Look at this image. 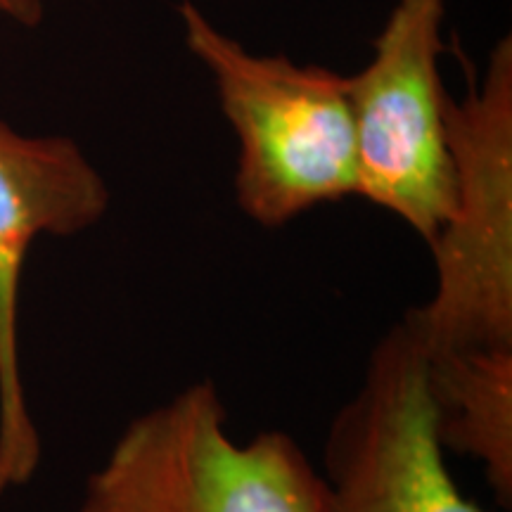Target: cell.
<instances>
[{"label":"cell","instance_id":"cell-1","mask_svg":"<svg viewBox=\"0 0 512 512\" xmlns=\"http://www.w3.org/2000/svg\"><path fill=\"white\" fill-rule=\"evenodd\" d=\"M185 43L209 69L238 138L235 202L247 219L280 228L318 204L356 195V147L347 76L254 55L183 0Z\"/></svg>","mask_w":512,"mask_h":512},{"label":"cell","instance_id":"cell-2","mask_svg":"<svg viewBox=\"0 0 512 512\" xmlns=\"http://www.w3.org/2000/svg\"><path fill=\"white\" fill-rule=\"evenodd\" d=\"M76 512H325L323 475L280 430L235 441L211 380L126 425Z\"/></svg>","mask_w":512,"mask_h":512},{"label":"cell","instance_id":"cell-3","mask_svg":"<svg viewBox=\"0 0 512 512\" xmlns=\"http://www.w3.org/2000/svg\"><path fill=\"white\" fill-rule=\"evenodd\" d=\"M456 202L430 242L437 287L403 323L422 354L512 349V41L446 102Z\"/></svg>","mask_w":512,"mask_h":512},{"label":"cell","instance_id":"cell-4","mask_svg":"<svg viewBox=\"0 0 512 512\" xmlns=\"http://www.w3.org/2000/svg\"><path fill=\"white\" fill-rule=\"evenodd\" d=\"M446 0H399L373 60L347 76L356 195L392 211L430 245L456 202L439 74Z\"/></svg>","mask_w":512,"mask_h":512},{"label":"cell","instance_id":"cell-5","mask_svg":"<svg viewBox=\"0 0 512 512\" xmlns=\"http://www.w3.org/2000/svg\"><path fill=\"white\" fill-rule=\"evenodd\" d=\"M434 422L425 354L406 323L370 351L323 448L325 512H484L460 494Z\"/></svg>","mask_w":512,"mask_h":512},{"label":"cell","instance_id":"cell-6","mask_svg":"<svg viewBox=\"0 0 512 512\" xmlns=\"http://www.w3.org/2000/svg\"><path fill=\"white\" fill-rule=\"evenodd\" d=\"M110 188L67 136H22L0 119V496L22 489L41 463L19 373V283L41 235L72 238L102 221Z\"/></svg>","mask_w":512,"mask_h":512},{"label":"cell","instance_id":"cell-7","mask_svg":"<svg viewBox=\"0 0 512 512\" xmlns=\"http://www.w3.org/2000/svg\"><path fill=\"white\" fill-rule=\"evenodd\" d=\"M444 448L482 465L498 503H512V349L425 356Z\"/></svg>","mask_w":512,"mask_h":512},{"label":"cell","instance_id":"cell-8","mask_svg":"<svg viewBox=\"0 0 512 512\" xmlns=\"http://www.w3.org/2000/svg\"><path fill=\"white\" fill-rule=\"evenodd\" d=\"M0 17L15 19L24 27H36L43 19V0H0Z\"/></svg>","mask_w":512,"mask_h":512}]
</instances>
